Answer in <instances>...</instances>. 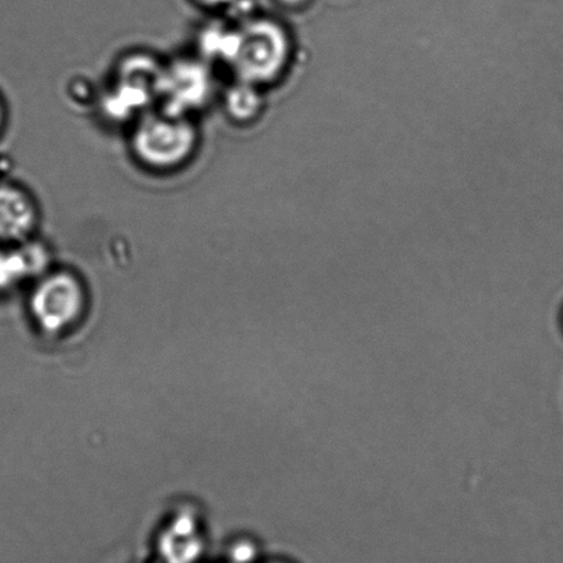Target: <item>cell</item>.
Returning a JSON list of instances; mask_svg holds the SVG:
<instances>
[{
    "mask_svg": "<svg viewBox=\"0 0 563 563\" xmlns=\"http://www.w3.org/2000/svg\"><path fill=\"white\" fill-rule=\"evenodd\" d=\"M162 552L167 563H194L201 552L198 534L188 527H174L164 536Z\"/></svg>",
    "mask_w": 563,
    "mask_h": 563,
    "instance_id": "obj_7",
    "label": "cell"
},
{
    "mask_svg": "<svg viewBox=\"0 0 563 563\" xmlns=\"http://www.w3.org/2000/svg\"><path fill=\"white\" fill-rule=\"evenodd\" d=\"M222 103L231 122L244 125L261 118L265 98L261 87L233 79V84L223 92Z\"/></svg>",
    "mask_w": 563,
    "mask_h": 563,
    "instance_id": "obj_6",
    "label": "cell"
},
{
    "mask_svg": "<svg viewBox=\"0 0 563 563\" xmlns=\"http://www.w3.org/2000/svg\"><path fill=\"white\" fill-rule=\"evenodd\" d=\"M276 563H282V562H276Z\"/></svg>",
    "mask_w": 563,
    "mask_h": 563,
    "instance_id": "obj_11",
    "label": "cell"
},
{
    "mask_svg": "<svg viewBox=\"0 0 563 563\" xmlns=\"http://www.w3.org/2000/svg\"><path fill=\"white\" fill-rule=\"evenodd\" d=\"M199 130L192 118L178 117L158 109L136 119L131 131L130 150L142 167L156 173L175 172L195 156Z\"/></svg>",
    "mask_w": 563,
    "mask_h": 563,
    "instance_id": "obj_1",
    "label": "cell"
},
{
    "mask_svg": "<svg viewBox=\"0 0 563 563\" xmlns=\"http://www.w3.org/2000/svg\"><path fill=\"white\" fill-rule=\"evenodd\" d=\"M284 4H288V7H297V4L303 3L305 0H278Z\"/></svg>",
    "mask_w": 563,
    "mask_h": 563,
    "instance_id": "obj_10",
    "label": "cell"
},
{
    "mask_svg": "<svg viewBox=\"0 0 563 563\" xmlns=\"http://www.w3.org/2000/svg\"><path fill=\"white\" fill-rule=\"evenodd\" d=\"M211 64L201 57H180L163 65L157 85V101L163 111L192 118L216 96Z\"/></svg>",
    "mask_w": 563,
    "mask_h": 563,
    "instance_id": "obj_3",
    "label": "cell"
},
{
    "mask_svg": "<svg viewBox=\"0 0 563 563\" xmlns=\"http://www.w3.org/2000/svg\"><path fill=\"white\" fill-rule=\"evenodd\" d=\"M80 305V284L78 278L68 272H57L47 276L37 287L34 297V309L42 322L53 309H79Z\"/></svg>",
    "mask_w": 563,
    "mask_h": 563,
    "instance_id": "obj_5",
    "label": "cell"
},
{
    "mask_svg": "<svg viewBox=\"0 0 563 563\" xmlns=\"http://www.w3.org/2000/svg\"><path fill=\"white\" fill-rule=\"evenodd\" d=\"M292 41L284 25L253 18L238 25L236 45L228 68L233 79L264 89L282 78L291 59Z\"/></svg>",
    "mask_w": 563,
    "mask_h": 563,
    "instance_id": "obj_2",
    "label": "cell"
},
{
    "mask_svg": "<svg viewBox=\"0 0 563 563\" xmlns=\"http://www.w3.org/2000/svg\"><path fill=\"white\" fill-rule=\"evenodd\" d=\"M40 207L23 186L0 183V243L25 244L40 227Z\"/></svg>",
    "mask_w": 563,
    "mask_h": 563,
    "instance_id": "obj_4",
    "label": "cell"
},
{
    "mask_svg": "<svg viewBox=\"0 0 563 563\" xmlns=\"http://www.w3.org/2000/svg\"><path fill=\"white\" fill-rule=\"evenodd\" d=\"M198 2L205 4L207 8H222L229 7L234 0H198Z\"/></svg>",
    "mask_w": 563,
    "mask_h": 563,
    "instance_id": "obj_8",
    "label": "cell"
},
{
    "mask_svg": "<svg viewBox=\"0 0 563 563\" xmlns=\"http://www.w3.org/2000/svg\"><path fill=\"white\" fill-rule=\"evenodd\" d=\"M4 124H7V108H4L2 98H0V133H2Z\"/></svg>",
    "mask_w": 563,
    "mask_h": 563,
    "instance_id": "obj_9",
    "label": "cell"
}]
</instances>
